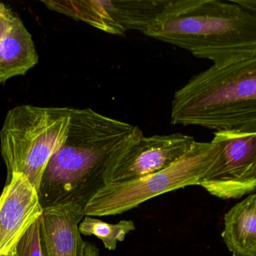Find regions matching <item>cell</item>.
<instances>
[{"mask_svg": "<svg viewBox=\"0 0 256 256\" xmlns=\"http://www.w3.org/2000/svg\"><path fill=\"white\" fill-rule=\"evenodd\" d=\"M141 129L91 108H72L67 135L44 171L38 194L42 208L74 204L85 208L108 185L122 153Z\"/></svg>", "mask_w": 256, "mask_h": 256, "instance_id": "obj_1", "label": "cell"}, {"mask_svg": "<svg viewBox=\"0 0 256 256\" xmlns=\"http://www.w3.org/2000/svg\"><path fill=\"white\" fill-rule=\"evenodd\" d=\"M146 36L224 68L256 56V13L234 1L171 0Z\"/></svg>", "mask_w": 256, "mask_h": 256, "instance_id": "obj_2", "label": "cell"}, {"mask_svg": "<svg viewBox=\"0 0 256 256\" xmlns=\"http://www.w3.org/2000/svg\"><path fill=\"white\" fill-rule=\"evenodd\" d=\"M171 123L256 132V56L192 77L174 93Z\"/></svg>", "mask_w": 256, "mask_h": 256, "instance_id": "obj_3", "label": "cell"}, {"mask_svg": "<svg viewBox=\"0 0 256 256\" xmlns=\"http://www.w3.org/2000/svg\"><path fill=\"white\" fill-rule=\"evenodd\" d=\"M72 108L20 105L8 112L0 150L8 177L22 174L38 190L51 156L67 135Z\"/></svg>", "mask_w": 256, "mask_h": 256, "instance_id": "obj_4", "label": "cell"}, {"mask_svg": "<svg viewBox=\"0 0 256 256\" xmlns=\"http://www.w3.org/2000/svg\"><path fill=\"white\" fill-rule=\"evenodd\" d=\"M220 153L219 144L196 141L185 156L166 169L143 178L110 183L99 191L84 208L85 216L121 214L166 192L186 186H200Z\"/></svg>", "mask_w": 256, "mask_h": 256, "instance_id": "obj_5", "label": "cell"}, {"mask_svg": "<svg viewBox=\"0 0 256 256\" xmlns=\"http://www.w3.org/2000/svg\"><path fill=\"white\" fill-rule=\"evenodd\" d=\"M220 153L200 186L222 199L240 198L256 190V132L216 131Z\"/></svg>", "mask_w": 256, "mask_h": 256, "instance_id": "obj_6", "label": "cell"}, {"mask_svg": "<svg viewBox=\"0 0 256 256\" xmlns=\"http://www.w3.org/2000/svg\"><path fill=\"white\" fill-rule=\"evenodd\" d=\"M194 137L174 133L140 137L124 150L110 171L108 185L134 181L171 166L189 152Z\"/></svg>", "mask_w": 256, "mask_h": 256, "instance_id": "obj_7", "label": "cell"}, {"mask_svg": "<svg viewBox=\"0 0 256 256\" xmlns=\"http://www.w3.org/2000/svg\"><path fill=\"white\" fill-rule=\"evenodd\" d=\"M43 212L38 191L26 177L13 174L8 177L0 195V256L14 249Z\"/></svg>", "mask_w": 256, "mask_h": 256, "instance_id": "obj_8", "label": "cell"}, {"mask_svg": "<svg viewBox=\"0 0 256 256\" xmlns=\"http://www.w3.org/2000/svg\"><path fill=\"white\" fill-rule=\"evenodd\" d=\"M84 209L74 204L48 207L40 216L46 256H82L84 241L79 231Z\"/></svg>", "mask_w": 256, "mask_h": 256, "instance_id": "obj_9", "label": "cell"}, {"mask_svg": "<svg viewBox=\"0 0 256 256\" xmlns=\"http://www.w3.org/2000/svg\"><path fill=\"white\" fill-rule=\"evenodd\" d=\"M38 62L32 36L16 15L0 43V84L24 75Z\"/></svg>", "mask_w": 256, "mask_h": 256, "instance_id": "obj_10", "label": "cell"}, {"mask_svg": "<svg viewBox=\"0 0 256 256\" xmlns=\"http://www.w3.org/2000/svg\"><path fill=\"white\" fill-rule=\"evenodd\" d=\"M222 237L233 256H256V192L225 215Z\"/></svg>", "mask_w": 256, "mask_h": 256, "instance_id": "obj_11", "label": "cell"}, {"mask_svg": "<svg viewBox=\"0 0 256 256\" xmlns=\"http://www.w3.org/2000/svg\"><path fill=\"white\" fill-rule=\"evenodd\" d=\"M170 2L171 0H102L116 27L118 36H122L128 30H136L144 34Z\"/></svg>", "mask_w": 256, "mask_h": 256, "instance_id": "obj_12", "label": "cell"}, {"mask_svg": "<svg viewBox=\"0 0 256 256\" xmlns=\"http://www.w3.org/2000/svg\"><path fill=\"white\" fill-rule=\"evenodd\" d=\"M135 229L132 220H122L117 224H110L90 216H84L79 224L80 234L96 236L102 240L108 250H115L118 242L124 241L128 233Z\"/></svg>", "mask_w": 256, "mask_h": 256, "instance_id": "obj_13", "label": "cell"}, {"mask_svg": "<svg viewBox=\"0 0 256 256\" xmlns=\"http://www.w3.org/2000/svg\"><path fill=\"white\" fill-rule=\"evenodd\" d=\"M6 256H46L42 239L40 217L28 228L14 249Z\"/></svg>", "mask_w": 256, "mask_h": 256, "instance_id": "obj_14", "label": "cell"}, {"mask_svg": "<svg viewBox=\"0 0 256 256\" xmlns=\"http://www.w3.org/2000/svg\"><path fill=\"white\" fill-rule=\"evenodd\" d=\"M16 16L8 6L0 3V43L12 27Z\"/></svg>", "mask_w": 256, "mask_h": 256, "instance_id": "obj_15", "label": "cell"}, {"mask_svg": "<svg viewBox=\"0 0 256 256\" xmlns=\"http://www.w3.org/2000/svg\"><path fill=\"white\" fill-rule=\"evenodd\" d=\"M234 3L238 5L248 12L256 13V0H233Z\"/></svg>", "mask_w": 256, "mask_h": 256, "instance_id": "obj_16", "label": "cell"}, {"mask_svg": "<svg viewBox=\"0 0 256 256\" xmlns=\"http://www.w3.org/2000/svg\"><path fill=\"white\" fill-rule=\"evenodd\" d=\"M82 256H100V251L96 245L85 241Z\"/></svg>", "mask_w": 256, "mask_h": 256, "instance_id": "obj_17", "label": "cell"}]
</instances>
